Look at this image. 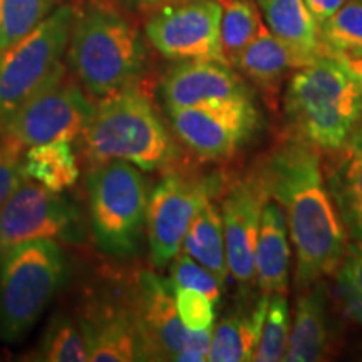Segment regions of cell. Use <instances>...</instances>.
Here are the masks:
<instances>
[{"instance_id": "obj_1", "label": "cell", "mask_w": 362, "mask_h": 362, "mask_svg": "<svg viewBox=\"0 0 362 362\" xmlns=\"http://www.w3.org/2000/svg\"><path fill=\"white\" fill-rule=\"evenodd\" d=\"M270 198L282 206L296 250V285L300 291L336 274L347 247L317 149L292 139L269 158L264 170Z\"/></svg>"}, {"instance_id": "obj_2", "label": "cell", "mask_w": 362, "mask_h": 362, "mask_svg": "<svg viewBox=\"0 0 362 362\" xmlns=\"http://www.w3.org/2000/svg\"><path fill=\"white\" fill-rule=\"evenodd\" d=\"M81 138L90 166L121 160L155 171L173 165L180 153L139 83L99 98Z\"/></svg>"}, {"instance_id": "obj_3", "label": "cell", "mask_w": 362, "mask_h": 362, "mask_svg": "<svg viewBox=\"0 0 362 362\" xmlns=\"http://www.w3.org/2000/svg\"><path fill=\"white\" fill-rule=\"evenodd\" d=\"M284 107L298 139L341 153L362 117V86L341 59L324 54L293 71Z\"/></svg>"}, {"instance_id": "obj_4", "label": "cell", "mask_w": 362, "mask_h": 362, "mask_svg": "<svg viewBox=\"0 0 362 362\" xmlns=\"http://www.w3.org/2000/svg\"><path fill=\"white\" fill-rule=\"evenodd\" d=\"M144 45L136 27L112 7H74L67 64L90 98H104L139 83Z\"/></svg>"}, {"instance_id": "obj_5", "label": "cell", "mask_w": 362, "mask_h": 362, "mask_svg": "<svg viewBox=\"0 0 362 362\" xmlns=\"http://www.w3.org/2000/svg\"><path fill=\"white\" fill-rule=\"evenodd\" d=\"M67 279V257L51 238L33 240L0 255V341L24 339Z\"/></svg>"}, {"instance_id": "obj_6", "label": "cell", "mask_w": 362, "mask_h": 362, "mask_svg": "<svg viewBox=\"0 0 362 362\" xmlns=\"http://www.w3.org/2000/svg\"><path fill=\"white\" fill-rule=\"evenodd\" d=\"M86 192L90 233L99 250L112 259L136 255L146 232L149 198L138 166L121 160L93 165Z\"/></svg>"}, {"instance_id": "obj_7", "label": "cell", "mask_w": 362, "mask_h": 362, "mask_svg": "<svg viewBox=\"0 0 362 362\" xmlns=\"http://www.w3.org/2000/svg\"><path fill=\"white\" fill-rule=\"evenodd\" d=\"M128 298L143 361H208L214 330L185 327L176 310L175 288L168 279H161L151 270H139Z\"/></svg>"}, {"instance_id": "obj_8", "label": "cell", "mask_w": 362, "mask_h": 362, "mask_svg": "<svg viewBox=\"0 0 362 362\" xmlns=\"http://www.w3.org/2000/svg\"><path fill=\"white\" fill-rule=\"evenodd\" d=\"M74 7L62 4L29 34L0 52V123L62 72Z\"/></svg>"}, {"instance_id": "obj_9", "label": "cell", "mask_w": 362, "mask_h": 362, "mask_svg": "<svg viewBox=\"0 0 362 362\" xmlns=\"http://www.w3.org/2000/svg\"><path fill=\"white\" fill-rule=\"evenodd\" d=\"M93 111L90 96L66 71L7 116L0 134L25 149L51 141L72 143L83 134Z\"/></svg>"}, {"instance_id": "obj_10", "label": "cell", "mask_w": 362, "mask_h": 362, "mask_svg": "<svg viewBox=\"0 0 362 362\" xmlns=\"http://www.w3.org/2000/svg\"><path fill=\"white\" fill-rule=\"evenodd\" d=\"M221 187L218 176L171 171L153 188L146 208V235L151 264L161 269L181 252L185 235L203 206Z\"/></svg>"}, {"instance_id": "obj_11", "label": "cell", "mask_w": 362, "mask_h": 362, "mask_svg": "<svg viewBox=\"0 0 362 362\" xmlns=\"http://www.w3.org/2000/svg\"><path fill=\"white\" fill-rule=\"evenodd\" d=\"M76 243L84 238L79 206L62 193L24 180L0 208V255L33 240Z\"/></svg>"}, {"instance_id": "obj_12", "label": "cell", "mask_w": 362, "mask_h": 362, "mask_svg": "<svg viewBox=\"0 0 362 362\" xmlns=\"http://www.w3.org/2000/svg\"><path fill=\"white\" fill-rule=\"evenodd\" d=\"M166 111L176 138L205 161L233 156L259 128L253 99L215 106L166 107Z\"/></svg>"}, {"instance_id": "obj_13", "label": "cell", "mask_w": 362, "mask_h": 362, "mask_svg": "<svg viewBox=\"0 0 362 362\" xmlns=\"http://www.w3.org/2000/svg\"><path fill=\"white\" fill-rule=\"evenodd\" d=\"M218 0H188L158 8L146 22L153 47L171 61L226 62L220 39Z\"/></svg>"}, {"instance_id": "obj_14", "label": "cell", "mask_w": 362, "mask_h": 362, "mask_svg": "<svg viewBox=\"0 0 362 362\" xmlns=\"http://www.w3.org/2000/svg\"><path fill=\"white\" fill-rule=\"evenodd\" d=\"M269 200L264 171H259L230 185L221 202L228 272L240 285L252 284L255 279L257 240L262 211Z\"/></svg>"}, {"instance_id": "obj_15", "label": "cell", "mask_w": 362, "mask_h": 362, "mask_svg": "<svg viewBox=\"0 0 362 362\" xmlns=\"http://www.w3.org/2000/svg\"><path fill=\"white\" fill-rule=\"evenodd\" d=\"M161 98L166 107L215 106L253 99L240 76L228 62L181 61L161 81Z\"/></svg>"}, {"instance_id": "obj_16", "label": "cell", "mask_w": 362, "mask_h": 362, "mask_svg": "<svg viewBox=\"0 0 362 362\" xmlns=\"http://www.w3.org/2000/svg\"><path fill=\"white\" fill-rule=\"evenodd\" d=\"M90 362L143 361L129 298L89 300L78 315Z\"/></svg>"}, {"instance_id": "obj_17", "label": "cell", "mask_w": 362, "mask_h": 362, "mask_svg": "<svg viewBox=\"0 0 362 362\" xmlns=\"http://www.w3.org/2000/svg\"><path fill=\"white\" fill-rule=\"evenodd\" d=\"M291 245L282 206L275 200L265 203L255 252V282L262 293H287Z\"/></svg>"}, {"instance_id": "obj_18", "label": "cell", "mask_w": 362, "mask_h": 362, "mask_svg": "<svg viewBox=\"0 0 362 362\" xmlns=\"http://www.w3.org/2000/svg\"><path fill=\"white\" fill-rule=\"evenodd\" d=\"M302 292L296 305L284 359L288 362L320 361L330 346L325 287L319 280Z\"/></svg>"}, {"instance_id": "obj_19", "label": "cell", "mask_w": 362, "mask_h": 362, "mask_svg": "<svg viewBox=\"0 0 362 362\" xmlns=\"http://www.w3.org/2000/svg\"><path fill=\"white\" fill-rule=\"evenodd\" d=\"M265 25L305 64L324 56L319 25L304 0H259Z\"/></svg>"}, {"instance_id": "obj_20", "label": "cell", "mask_w": 362, "mask_h": 362, "mask_svg": "<svg viewBox=\"0 0 362 362\" xmlns=\"http://www.w3.org/2000/svg\"><path fill=\"white\" fill-rule=\"evenodd\" d=\"M269 293H262L252 309H240L225 317L211 336V362H248L253 361L264 329Z\"/></svg>"}, {"instance_id": "obj_21", "label": "cell", "mask_w": 362, "mask_h": 362, "mask_svg": "<svg viewBox=\"0 0 362 362\" xmlns=\"http://www.w3.org/2000/svg\"><path fill=\"white\" fill-rule=\"evenodd\" d=\"M233 66L262 89L275 90L288 71H296L307 64L264 24Z\"/></svg>"}, {"instance_id": "obj_22", "label": "cell", "mask_w": 362, "mask_h": 362, "mask_svg": "<svg viewBox=\"0 0 362 362\" xmlns=\"http://www.w3.org/2000/svg\"><path fill=\"white\" fill-rule=\"evenodd\" d=\"M181 252L188 253L192 259L208 269L221 285L226 282L228 262H226L223 220L220 208L214 203V198L203 203L194 215L187 235H185Z\"/></svg>"}, {"instance_id": "obj_23", "label": "cell", "mask_w": 362, "mask_h": 362, "mask_svg": "<svg viewBox=\"0 0 362 362\" xmlns=\"http://www.w3.org/2000/svg\"><path fill=\"white\" fill-rule=\"evenodd\" d=\"M24 175L27 180L56 193L72 188L79 180V165L72 143L51 141L29 146L24 153Z\"/></svg>"}, {"instance_id": "obj_24", "label": "cell", "mask_w": 362, "mask_h": 362, "mask_svg": "<svg viewBox=\"0 0 362 362\" xmlns=\"http://www.w3.org/2000/svg\"><path fill=\"white\" fill-rule=\"evenodd\" d=\"M327 187L346 232L362 242V161L342 155L327 171Z\"/></svg>"}, {"instance_id": "obj_25", "label": "cell", "mask_w": 362, "mask_h": 362, "mask_svg": "<svg viewBox=\"0 0 362 362\" xmlns=\"http://www.w3.org/2000/svg\"><path fill=\"white\" fill-rule=\"evenodd\" d=\"M39 362H86L88 347L78 319L67 314H56L45 325L37 347L27 357Z\"/></svg>"}, {"instance_id": "obj_26", "label": "cell", "mask_w": 362, "mask_h": 362, "mask_svg": "<svg viewBox=\"0 0 362 362\" xmlns=\"http://www.w3.org/2000/svg\"><path fill=\"white\" fill-rule=\"evenodd\" d=\"M218 2L221 6V51L226 62L233 66L243 49L260 33L264 22L253 0H218Z\"/></svg>"}, {"instance_id": "obj_27", "label": "cell", "mask_w": 362, "mask_h": 362, "mask_svg": "<svg viewBox=\"0 0 362 362\" xmlns=\"http://www.w3.org/2000/svg\"><path fill=\"white\" fill-rule=\"evenodd\" d=\"M319 30L324 54L344 59L362 57V0H346Z\"/></svg>"}, {"instance_id": "obj_28", "label": "cell", "mask_w": 362, "mask_h": 362, "mask_svg": "<svg viewBox=\"0 0 362 362\" xmlns=\"http://www.w3.org/2000/svg\"><path fill=\"white\" fill-rule=\"evenodd\" d=\"M66 0H0V52L29 34Z\"/></svg>"}, {"instance_id": "obj_29", "label": "cell", "mask_w": 362, "mask_h": 362, "mask_svg": "<svg viewBox=\"0 0 362 362\" xmlns=\"http://www.w3.org/2000/svg\"><path fill=\"white\" fill-rule=\"evenodd\" d=\"M288 334H291V309H288L287 293H270L262 337L253 361H284L285 352H287Z\"/></svg>"}, {"instance_id": "obj_30", "label": "cell", "mask_w": 362, "mask_h": 362, "mask_svg": "<svg viewBox=\"0 0 362 362\" xmlns=\"http://www.w3.org/2000/svg\"><path fill=\"white\" fill-rule=\"evenodd\" d=\"M336 275L344 312L362 327V242L347 243Z\"/></svg>"}, {"instance_id": "obj_31", "label": "cell", "mask_w": 362, "mask_h": 362, "mask_svg": "<svg viewBox=\"0 0 362 362\" xmlns=\"http://www.w3.org/2000/svg\"><path fill=\"white\" fill-rule=\"evenodd\" d=\"M170 275L171 277L168 280L173 285V288H193V291L205 293L215 304L220 300L223 285L210 270L198 264L188 253L180 252L175 257Z\"/></svg>"}, {"instance_id": "obj_32", "label": "cell", "mask_w": 362, "mask_h": 362, "mask_svg": "<svg viewBox=\"0 0 362 362\" xmlns=\"http://www.w3.org/2000/svg\"><path fill=\"white\" fill-rule=\"evenodd\" d=\"M175 304L181 322L188 330L214 329L215 302L203 292L175 288Z\"/></svg>"}, {"instance_id": "obj_33", "label": "cell", "mask_w": 362, "mask_h": 362, "mask_svg": "<svg viewBox=\"0 0 362 362\" xmlns=\"http://www.w3.org/2000/svg\"><path fill=\"white\" fill-rule=\"evenodd\" d=\"M24 153V146L0 134V208L25 180Z\"/></svg>"}, {"instance_id": "obj_34", "label": "cell", "mask_w": 362, "mask_h": 362, "mask_svg": "<svg viewBox=\"0 0 362 362\" xmlns=\"http://www.w3.org/2000/svg\"><path fill=\"white\" fill-rule=\"evenodd\" d=\"M304 2L315 19L317 25L320 27L346 4V0H304Z\"/></svg>"}, {"instance_id": "obj_35", "label": "cell", "mask_w": 362, "mask_h": 362, "mask_svg": "<svg viewBox=\"0 0 362 362\" xmlns=\"http://www.w3.org/2000/svg\"><path fill=\"white\" fill-rule=\"evenodd\" d=\"M341 153L342 155L356 158V160L362 161V117L359 119V123H357L354 131H352L349 141H347Z\"/></svg>"}, {"instance_id": "obj_36", "label": "cell", "mask_w": 362, "mask_h": 362, "mask_svg": "<svg viewBox=\"0 0 362 362\" xmlns=\"http://www.w3.org/2000/svg\"><path fill=\"white\" fill-rule=\"evenodd\" d=\"M188 2V0H138V6L144 11H158V8L176 6V4Z\"/></svg>"}, {"instance_id": "obj_37", "label": "cell", "mask_w": 362, "mask_h": 362, "mask_svg": "<svg viewBox=\"0 0 362 362\" xmlns=\"http://www.w3.org/2000/svg\"><path fill=\"white\" fill-rule=\"evenodd\" d=\"M341 59L344 62V66L347 67L352 72V76L359 81V84L362 86V57H357V59H344V57H337Z\"/></svg>"}]
</instances>
